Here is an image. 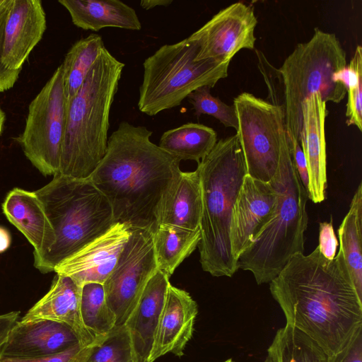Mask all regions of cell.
I'll return each mask as SVG.
<instances>
[{"label":"cell","instance_id":"obj_10","mask_svg":"<svg viewBox=\"0 0 362 362\" xmlns=\"http://www.w3.org/2000/svg\"><path fill=\"white\" fill-rule=\"evenodd\" d=\"M66 109L60 64L30 102L17 138L25 157L45 176L59 173Z\"/></svg>","mask_w":362,"mask_h":362},{"label":"cell","instance_id":"obj_38","mask_svg":"<svg viewBox=\"0 0 362 362\" xmlns=\"http://www.w3.org/2000/svg\"><path fill=\"white\" fill-rule=\"evenodd\" d=\"M11 243V238L8 230L0 226V253L5 252Z\"/></svg>","mask_w":362,"mask_h":362},{"label":"cell","instance_id":"obj_30","mask_svg":"<svg viewBox=\"0 0 362 362\" xmlns=\"http://www.w3.org/2000/svg\"><path fill=\"white\" fill-rule=\"evenodd\" d=\"M86 362H137L126 326H116L93 348Z\"/></svg>","mask_w":362,"mask_h":362},{"label":"cell","instance_id":"obj_24","mask_svg":"<svg viewBox=\"0 0 362 362\" xmlns=\"http://www.w3.org/2000/svg\"><path fill=\"white\" fill-rule=\"evenodd\" d=\"M362 183L352 198L350 208L339 229V250L354 288L362 300Z\"/></svg>","mask_w":362,"mask_h":362},{"label":"cell","instance_id":"obj_12","mask_svg":"<svg viewBox=\"0 0 362 362\" xmlns=\"http://www.w3.org/2000/svg\"><path fill=\"white\" fill-rule=\"evenodd\" d=\"M257 24L253 7L243 2L219 11L188 37L199 47L196 61L213 59L230 62L241 49H253Z\"/></svg>","mask_w":362,"mask_h":362},{"label":"cell","instance_id":"obj_14","mask_svg":"<svg viewBox=\"0 0 362 362\" xmlns=\"http://www.w3.org/2000/svg\"><path fill=\"white\" fill-rule=\"evenodd\" d=\"M130 234L128 226L115 223L106 233L60 262L54 272L70 277L81 287L87 283L103 284L113 271Z\"/></svg>","mask_w":362,"mask_h":362},{"label":"cell","instance_id":"obj_28","mask_svg":"<svg viewBox=\"0 0 362 362\" xmlns=\"http://www.w3.org/2000/svg\"><path fill=\"white\" fill-rule=\"evenodd\" d=\"M329 358L310 337L286 324L276 332L265 362H329Z\"/></svg>","mask_w":362,"mask_h":362},{"label":"cell","instance_id":"obj_41","mask_svg":"<svg viewBox=\"0 0 362 362\" xmlns=\"http://www.w3.org/2000/svg\"><path fill=\"white\" fill-rule=\"evenodd\" d=\"M224 362H235V361H233L231 358H229V359L225 361Z\"/></svg>","mask_w":362,"mask_h":362},{"label":"cell","instance_id":"obj_39","mask_svg":"<svg viewBox=\"0 0 362 362\" xmlns=\"http://www.w3.org/2000/svg\"><path fill=\"white\" fill-rule=\"evenodd\" d=\"M172 3L171 0H143L140 2V5L143 8L149 10L156 6L166 7Z\"/></svg>","mask_w":362,"mask_h":362},{"label":"cell","instance_id":"obj_35","mask_svg":"<svg viewBox=\"0 0 362 362\" xmlns=\"http://www.w3.org/2000/svg\"><path fill=\"white\" fill-rule=\"evenodd\" d=\"M329 362H362V329L342 351L329 356Z\"/></svg>","mask_w":362,"mask_h":362},{"label":"cell","instance_id":"obj_33","mask_svg":"<svg viewBox=\"0 0 362 362\" xmlns=\"http://www.w3.org/2000/svg\"><path fill=\"white\" fill-rule=\"evenodd\" d=\"M13 0H0V93L12 88L19 78V74L8 71L2 64L1 55L5 25Z\"/></svg>","mask_w":362,"mask_h":362},{"label":"cell","instance_id":"obj_2","mask_svg":"<svg viewBox=\"0 0 362 362\" xmlns=\"http://www.w3.org/2000/svg\"><path fill=\"white\" fill-rule=\"evenodd\" d=\"M152 133L120 122L89 179L110 202L115 223L153 234L182 170L178 158L151 141Z\"/></svg>","mask_w":362,"mask_h":362},{"label":"cell","instance_id":"obj_16","mask_svg":"<svg viewBox=\"0 0 362 362\" xmlns=\"http://www.w3.org/2000/svg\"><path fill=\"white\" fill-rule=\"evenodd\" d=\"M47 28L40 0H13L5 25L1 62L11 72L21 74Z\"/></svg>","mask_w":362,"mask_h":362},{"label":"cell","instance_id":"obj_20","mask_svg":"<svg viewBox=\"0 0 362 362\" xmlns=\"http://www.w3.org/2000/svg\"><path fill=\"white\" fill-rule=\"evenodd\" d=\"M2 211L34 247V260L42 257L54 245V229L35 192L13 188L7 194Z\"/></svg>","mask_w":362,"mask_h":362},{"label":"cell","instance_id":"obj_11","mask_svg":"<svg viewBox=\"0 0 362 362\" xmlns=\"http://www.w3.org/2000/svg\"><path fill=\"white\" fill-rule=\"evenodd\" d=\"M157 271L153 234L147 230L131 229L113 271L103 284L107 303L116 316V326L125 324Z\"/></svg>","mask_w":362,"mask_h":362},{"label":"cell","instance_id":"obj_34","mask_svg":"<svg viewBox=\"0 0 362 362\" xmlns=\"http://www.w3.org/2000/svg\"><path fill=\"white\" fill-rule=\"evenodd\" d=\"M317 246L321 254L327 259L332 260L336 256L338 240L332 221L320 223Z\"/></svg>","mask_w":362,"mask_h":362},{"label":"cell","instance_id":"obj_4","mask_svg":"<svg viewBox=\"0 0 362 362\" xmlns=\"http://www.w3.org/2000/svg\"><path fill=\"white\" fill-rule=\"evenodd\" d=\"M124 66L105 47L78 93L66 104L58 174L89 178L104 157L110 109Z\"/></svg>","mask_w":362,"mask_h":362},{"label":"cell","instance_id":"obj_21","mask_svg":"<svg viewBox=\"0 0 362 362\" xmlns=\"http://www.w3.org/2000/svg\"><path fill=\"white\" fill-rule=\"evenodd\" d=\"M170 284L169 277L158 269L148 281L124 324L129 330L137 362H148L155 332Z\"/></svg>","mask_w":362,"mask_h":362},{"label":"cell","instance_id":"obj_5","mask_svg":"<svg viewBox=\"0 0 362 362\" xmlns=\"http://www.w3.org/2000/svg\"><path fill=\"white\" fill-rule=\"evenodd\" d=\"M202 194L198 245L202 269L214 276L231 277L238 269L230 248V227L233 205L247 175L238 136L217 141L199 163Z\"/></svg>","mask_w":362,"mask_h":362},{"label":"cell","instance_id":"obj_31","mask_svg":"<svg viewBox=\"0 0 362 362\" xmlns=\"http://www.w3.org/2000/svg\"><path fill=\"white\" fill-rule=\"evenodd\" d=\"M211 88L203 86L191 93L187 98L192 105L194 115L199 117L208 115L217 119L226 127H238V120L235 107L228 105L218 98L211 94Z\"/></svg>","mask_w":362,"mask_h":362},{"label":"cell","instance_id":"obj_9","mask_svg":"<svg viewBox=\"0 0 362 362\" xmlns=\"http://www.w3.org/2000/svg\"><path fill=\"white\" fill-rule=\"evenodd\" d=\"M247 175L270 182L281 157L291 151L284 116L279 106L243 92L233 100Z\"/></svg>","mask_w":362,"mask_h":362},{"label":"cell","instance_id":"obj_6","mask_svg":"<svg viewBox=\"0 0 362 362\" xmlns=\"http://www.w3.org/2000/svg\"><path fill=\"white\" fill-rule=\"evenodd\" d=\"M55 234V242L34 266L42 273L106 233L115 223L112 206L89 178L59 174L35 191Z\"/></svg>","mask_w":362,"mask_h":362},{"label":"cell","instance_id":"obj_29","mask_svg":"<svg viewBox=\"0 0 362 362\" xmlns=\"http://www.w3.org/2000/svg\"><path fill=\"white\" fill-rule=\"evenodd\" d=\"M81 313L84 325L98 339H103L116 327V316L107 303L103 284L82 286Z\"/></svg>","mask_w":362,"mask_h":362},{"label":"cell","instance_id":"obj_13","mask_svg":"<svg viewBox=\"0 0 362 362\" xmlns=\"http://www.w3.org/2000/svg\"><path fill=\"white\" fill-rule=\"evenodd\" d=\"M277 202V193L270 182L245 176L231 215L230 240L235 260L238 262L272 218Z\"/></svg>","mask_w":362,"mask_h":362},{"label":"cell","instance_id":"obj_26","mask_svg":"<svg viewBox=\"0 0 362 362\" xmlns=\"http://www.w3.org/2000/svg\"><path fill=\"white\" fill-rule=\"evenodd\" d=\"M217 142L216 131L202 124L188 122L165 132L158 146L182 160L199 163Z\"/></svg>","mask_w":362,"mask_h":362},{"label":"cell","instance_id":"obj_27","mask_svg":"<svg viewBox=\"0 0 362 362\" xmlns=\"http://www.w3.org/2000/svg\"><path fill=\"white\" fill-rule=\"evenodd\" d=\"M105 47L100 35L90 34L76 41L66 52L61 64L66 104L78 93Z\"/></svg>","mask_w":362,"mask_h":362},{"label":"cell","instance_id":"obj_32","mask_svg":"<svg viewBox=\"0 0 362 362\" xmlns=\"http://www.w3.org/2000/svg\"><path fill=\"white\" fill-rule=\"evenodd\" d=\"M83 347L76 344L65 351L42 358L31 359L1 358L3 362H86L93 348Z\"/></svg>","mask_w":362,"mask_h":362},{"label":"cell","instance_id":"obj_22","mask_svg":"<svg viewBox=\"0 0 362 362\" xmlns=\"http://www.w3.org/2000/svg\"><path fill=\"white\" fill-rule=\"evenodd\" d=\"M69 12L74 25L85 30L105 28L140 30L135 10L119 0H59Z\"/></svg>","mask_w":362,"mask_h":362},{"label":"cell","instance_id":"obj_19","mask_svg":"<svg viewBox=\"0 0 362 362\" xmlns=\"http://www.w3.org/2000/svg\"><path fill=\"white\" fill-rule=\"evenodd\" d=\"M76 344L78 341L74 333L63 324L18 322L0 349V358H42L62 352Z\"/></svg>","mask_w":362,"mask_h":362},{"label":"cell","instance_id":"obj_17","mask_svg":"<svg viewBox=\"0 0 362 362\" xmlns=\"http://www.w3.org/2000/svg\"><path fill=\"white\" fill-rule=\"evenodd\" d=\"M197 313V304L189 293L170 284L155 332L148 362H153L168 353L182 356L192 337Z\"/></svg>","mask_w":362,"mask_h":362},{"label":"cell","instance_id":"obj_1","mask_svg":"<svg viewBox=\"0 0 362 362\" xmlns=\"http://www.w3.org/2000/svg\"><path fill=\"white\" fill-rule=\"evenodd\" d=\"M291 325L317 342L329 356L342 351L362 329L358 297L341 250L332 260L318 246L294 255L269 283Z\"/></svg>","mask_w":362,"mask_h":362},{"label":"cell","instance_id":"obj_8","mask_svg":"<svg viewBox=\"0 0 362 362\" xmlns=\"http://www.w3.org/2000/svg\"><path fill=\"white\" fill-rule=\"evenodd\" d=\"M198 51L197 42L187 37L161 46L144 60L138 100L141 112L154 116L179 106L197 88H211L228 76L230 62L196 61Z\"/></svg>","mask_w":362,"mask_h":362},{"label":"cell","instance_id":"obj_18","mask_svg":"<svg viewBox=\"0 0 362 362\" xmlns=\"http://www.w3.org/2000/svg\"><path fill=\"white\" fill-rule=\"evenodd\" d=\"M303 123L299 141L307 163L308 199L317 204L325 199L327 156L325 134L326 103L320 93H313L302 105Z\"/></svg>","mask_w":362,"mask_h":362},{"label":"cell","instance_id":"obj_42","mask_svg":"<svg viewBox=\"0 0 362 362\" xmlns=\"http://www.w3.org/2000/svg\"><path fill=\"white\" fill-rule=\"evenodd\" d=\"M0 362H3V361L1 360V358H0Z\"/></svg>","mask_w":362,"mask_h":362},{"label":"cell","instance_id":"obj_15","mask_svg":"<svg viewBox=\"0 0 362 362\" xmlns=\"http://www.w3.org/2000/svg\"><path fill=\"white\" fill-rule=\"evenodd\" d=\"M81 286L70 277L57 274L50 288L23 317L21 324L37 321H52L70 328L83 347L100 344L103 339L96 338L86 327L81 313Z\"/></svg>","mask_w":362,"mask_h":362},{"label":"cell","instance_id":"obj_25","mask_svg":"<svg viewBox=\"0 0 362 362\" xmlns=\"http://www.w3.org/2000/svg\"><path fill=\"white\" fill-rule=\"evenodd\" d=\"M158 269L169 278L199 243L200 228L189 230L161 223L153 234Z\"/></svg>","mask_w":362,"mask_h":362},{"label":"cell","instance_id":"obj_37","mask_svg":"<svg viewBox=\"0 0 362 362\" xmlns=\"http://www.w3.org/2000/svg\"><path fill=\"white\" fill-rule=\"evenodd\" d=\"M20 312L13 311L0 315V349L8 333L19 320Z\"/></svg>","mask_w":362,"mask_h":362},{"label":"cell","instance_id":"obj_36","mask_svg":"<svg viewBox=\"0 0 362 362\" xmlns=\"http://www.w3.org/2000/svg\"><path fill=\"white\" fill-rule=\"evenodd\" d=\"M291 153L300 180L308 192L309 179L307 163L300 142H295L291 146Z\"/></svg>","mask_w":362,"mask_h":362},{"label":"cell","instance_id":"obj_40","mask_svg":"<svg viewBox=\"0 0 362 362\" xmlns=\"http://www.w3.org/2000/svg\"><path fill=\"white\" fill-rule=\"evenodd\" d=\"M5 121H6V113L2 110V108L0 105V136H1V134L4 132Z\"/></svg>","mask_w":362,"mask_h":362},{"label":"cell","instance_id":"obj_7","mask_svg":"<svg viewBox=\"0 0 362 362\" xmlns=\"http://www.w3.org/2000/svg\"><path fill=\"white\" fill-rule=\"evenodd\" d=\"M270 182L278 195L276 211L238 260V269L250 271L259 285L270 283L294 255L303 253L308 221V192L300 180L291 151L281 157Z\"/></svg>","mask_w":362,"mask_h":362},{"label":"cell","instance_id":"obj_23","mask_svg":"<svg viewBox=\"0 0 362 362\" xmlns=\"http://www.w3.org/2000/svg\"><path fill=\"white\" fill-rule=\"evenodd\" d=\"M202 213V194L199 172L197 169L191 172L182 171L165 206L161 223L197 230L200 228Z\"/></svg>","mask_w":362,"mask_h":362},{"label":"cell","instance_id":"obj_3","mask_svg":"<svg viewBox=\"0 0 362 362\" xmlns=\"http://www.w3.org/2000/svg\"><path fill=\"white\" fill-rule=\"evenodd\" d=\"M258 66L267 84L270 103L283 111L289 146L300 142L302 105L313 93L325 102L340 103L346 90L332 79L346 65V54L335 34L315 28L310 40L296 45L279 69L256 50Z\"/></svg>","mask_w":362,"mask_h":362}]
</instances>
